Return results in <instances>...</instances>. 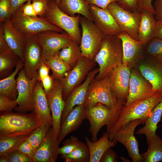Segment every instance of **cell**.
Wrapping results in <instances>:
<instances>
[{
  "instance_id": "cell-1",
  "label": "cell",
  "mask_w": 162,
  "mask_h": 162,
  "mask_svg": "<svg viewBox=\"0 0 162 162\" xmlns=\"http://www.w3.org/2000/svg\"><path fill=\"white\" fill-rule=\"evenodd\" d=\"M162 100V91H159L152 97L127 105H123L116 121L107 132L111 141L118 130L127 123L136 119L145 124L151 112Z\"/></svg>"
},
{
  "instance_id": "cell-2",
  "label": "cell",
  "mask_w": 162,
  "mask_h": 162,
  "mask_svg": "<svg viewBox=\"0 0 162 162\" xmlns=\"http://www.w3.org/2000/svg\"><path fill=\"white\" fill-rule=\"evenodd\" d=\"M122 58L121 40L117 36H105L94 59L99 70L94 78L101 79L108 75L115 68L122 63Z\"/></svg>"
},
{
  "instance_id": "cell-3",
  "label": "cell",
  "mask_w": 162,
  "mask_h": 162,
  "mask_svg": "<svg viewBox=\"0 0 162 162\" xmlns=\"http://www.w3.org/2000/svg\"><path fill=\"white\" fill-rule=\"evenodd\" d=\"M41 123L34 112L2 113L0 116V135H29Z\"/></svg>"
},
{
  "instance_id": "cell-4",
  "label": "cell",
  "mask_w": 162,
  "mask_h": 162,
  "mask_svg": "<svg viewBox=\"0 0 162 162\" xmlns=\"http://www.w3.org/2000/svg\"><path fill=\"white\" fill-rule=\"evenodd\" d=\"M119 103L110 109L100 103L84 107L86 119L89 122L90 126L88 131L92 135L91 141L98 140V133L104 125H106L108 132L114 124L122 106Z\"/></svg>"
},
{
  "instance_id": "cell-5",
  "label": "cell",
  "mask_w": 162,
  "mask_h": 162,
  "mask_svg": "<svg viewBox=\"0 0 162 162\" xmlns=\"http://www.w3.org/2000/svg\"><path fill=\"white\" fill-rule=\"evenodd\" d=\"M80 16V14L74 16L68 15L61 10L55 0H50L46 12L40 17L64 31L80 45L82 36L79 26Z\"/></svg>"
},
{
  "instance_id": "cell-6",
  "label": "cell",
  "mask_w": 162,
  "mask_h": 162,
  "mask_svg": "<svg viewBox=\"0 0 162 162\" xmlns=\"http://www.w3.org/2000/svg\"><path fill=\"white\" fill-rule=\"evenodd\" d=\"M98 103L104 104L110 109L119 103L112 90L109 75L101 79L94 78L92 81L83 106L84 107Z\"/></svg>"
},
{
  "instance_id": "cell-7",
  "label": "cell",
  "mask_w": 162,
  "mask_h": 162,
  "mask_svg": "<svg viewBox=\"0 0 162 162\" xmlns=\"http://www.w3.org/2000/svg\"><path fill=\"white\" fill-rule=\"evenodd\" d=\"M80 24L82 29L80 44L81 56L94 60L105 35L92 21L83 16H80Z\"/></svg>"
},
{
  "instance_id": "cell-8",
  "label": "cell",
  "mask_w": 162,
  "mask_h": 162,
  "mask_svg": "<svg viewBox=\"0 0 162 162\" xmlns=\"http://www.w3.org/2000/svg\"><path fill=\"white\" fill-rule=\"evenodd\" d=\"M10 20L14 26L26 36L38 34L48 31L63 32L61 29L41 17H33L25 15L21 7L12 15Z\"/></svg>"
},
{
  "instance_id": "cell-9",
  "label": "cell",
  "mask_w": 162,
  "mask_h": 162,
  "mask_svg": "<svg viewBox=\"0 0 162 162\" xmlns=\"http://www.w3.org/2000/svg\"><path fill=\"white\" fill-rule=\"evenodd\" d=\"M96 62L86 57L81 56L75 66L60 80L63 87V97L65 100L70 92L80 85L89 73L96 65Z\"/></svg>"
},
{
  "instance_id": "cell-10",
  "label": "cell",
  "mask_w": 162,
  "mask_h": 162,
  "mask_svg": "<svg viewBox=\"0 0 162 162\" xmlns=\"http://www.w3.org/2000/svg\"><path fill=\"white\" fill-rule=\"evenodd\" d=\"M107 8L122 32H126L134 39L140 41L138 29L140 19V13L137 11L133 12L127 10L116 2L110 4Z\"/></svg>"
},
{
  "instance_id": "cell-11",
  "label": "cell",
  "mask_w": 162,
  "mask_h": 162,
  "mask_svg": "<svg viewBox=\"0 0 162 162\" xmlns=\"http://www.w3.org/2000/svg\"><path fill=\"white\" fill-rule=\"evenodd\" d=\"M38 77V71L32 79H29L24 69L20 70L16 79L18 95L16 100L18 106L14 109L16 111L20 112L33 111L32 94Z\"/></svg>"
},
{
  "instance_id": "cell-12",
  "label": "cell",
  "mask_w": 162,
  "mask_h": 162,
  "mask_svg": "<svg viewBox=\"0 0 162 162\" xmlns=\"http://www.w3.org/2000/svg\"><path fill=\"white\" fill-rule=\"evenodd\" d=\"M158 92L136 67L131 68L128 95L124 105L147 99Z\"/></svg>"
},
{
  "instance_id": "cell-13",
  "label": "cell",
  "mask_w": 162,
  "mask_h": 162,
  "mask_svg": "<svg viewBox=\"0 0 162 162\" xmlns=\"http://www.w3.org/2000/svg\"><path fill=\"white\" fill-rule=\"evenodd\" d=\"M26 37L23 51V69L27 77L31 79L37 71L42 62V48L38 34Z\"/></svg>"
},
{
  "instance_id": "cell-14",
  "label": "cell",
  "mask_w": 162,
  "mask_h": 162,
  "mask_svg": "<svg viewBox=\"0 0 162 162\" xmlns=\"http://www.w3.org/2000/svg\"><path fill=\"white\" fill-rule=\"evenodd\" d=\"M38 37L42 48L43 59L53 55L74 41L66 32L52 31L40 32Z\"/></svg>"
},
{
  "instance_id": "cell-15",
  "label": "cell",
  "mask_w": 162,
  "mask_h": 162,
  "mask_svg": "<svg viewBox=\"0 0 162 162\" xmlns=\"http://www.w3.org/2000/svg\"><path fill=\"white\" fill-rule=\"evenodd\" d=\"M141 124L142 121L140 119L127 123L118 130L112 139L125 147L133 162H142L137 141L134 135L136 128Z\"/></svg>"
},
{
  "instance_id": "cell-16",
  "label": "cell",
  "mask_w": 162,
  "mask_h": 162,
  "mask_svg": "<svg viewBox=\"0 0 162 162\" xmlns=\"http://www.w3.org/2000/svg\"><path fill=\"white\" fill-rule=\"evenodd\" d=\"M131 68L122 63L109 75L112 90L119 103L124 105L128 95Z\"/></svg>"
},
{
  "instance_id": "cell-17",
  "label": "cell",
  "mask_w": 162,
  "mask_h": 162,
  "mask_svg": "<svg viewBox=\"0 0 162 162\" xmlns=\"http://www.w3.org/2000/svg\"><path fill=\"white\" fill-rule=\"evenodd\" d=\"M122 40L123 49L122 63L131 68L136 67L145 56V46L140 41L122 32L117 36Z\"/></svg>"
},
{
  "instance_id": "cell-18",
  "label": "cell",
  "mask_w": 162,
  "mask_h": 162,
  "mask_svg": "<svg viewBox=\"0 0 162 162\" xmlns=\"http://www.w3.org/2000/svg\"><path fill=\"white\" fill-rule=\"evenodd\" d=\"M54 79L52 89L46 96L52 113V127L55 136L58 138L60 132L62 116L65 105V100L63 98V87L61 80Z\"/></svg>"
},
{
  "instance_id": "cell-19",
  "label": "cell",
  "mask_w": 162,
  "mask_h": 162,
  "mask_svg": "<svg viewBox=\"0 0 162 162\" xmlns=\"http://www.w3.org/2000/svg\"><path fill=\"white\" fill-rule=\"evenodd\" d=\"M92 21L105 36H117L122 32L107 8L89 4Z\"/></svg>"
},
{
  "instance_id": "cell-20",
  "label": "cell",
  "mask_w": 162,
  "mask_h": 162,
  "mask_svg": "<svg viewBox=\"0 0 162 162\" xmlns=\"http://www.w3.org/2000/svg\"><path fill=\"white\" fill-rule=\"evenodd\" d=\"M136 68L155 90L162 91V62L146 55Z\"/></svg>"
},
{
  "instance_id": "cell-21",
  "label": "cell",
  "mask_w": 162,
  "mask_h": 162,
  "mask_svg": "<svg viewBox=\"0 0 162 162\" xmlns=\"http://www.w3.org/2000/svg\"><path fill=\"white\" fill-rule=\"evenodd\" d=\"M99 70V68L91 70L83 82L75 88L70 93L65 100V105L62 116L61 124L73 108L76 106H83L89 84L98 73Z\"/></svg>"
},
{
  "instance_id": "cell-22",
  "label": "cell",
  "mask_w": 162,
  "mask_h": 162,
  "mask_svg": "<svg viewBox=\"0 0 162 162\" xmlns=\"http://www.w3.org/2000/svg\"><path fill=\"white\" fill-rule=\"evenodd\" d=\"M59 144L52 127L48 130L45 139L36 150L33 162H55L59 154Z\"/></svg>"
},
{
  "instance_id": "cell-23",
  "label": "cell",
  "mask_w": 162,
  "mask_h": 162,
  "mask_svg": "<svg viewBox=\"0 0 162 162\" xmlns=\"http://www.w3.org/2000/svg\"><path fill=\"white\" fill-rule=\"evenodd\" d=\"M33 111L41 124L52 126V118L47 96L40 81L37 80L34 88Z\"/></svg>"
},
{
  "instance_id": "cell-24",
  "label": "cell",
  "mask_w": 162,
  "mask_h": 162,
  "mask_svg": "<svg viewBox=\"0 0 162 162\" xmlns=\"http://www.w3.org/2000/svg\"><path fill=\"white\" fill-rule=\"evenodd\" d=\"M4 38L11 50L24 62L23 51L26 37L13 24L10 20L0 24Z\"/></svg>"
},
{
  "instance_id": "cell-25",
  "label": "cell",
  "mask_w": 162,
  "mask_h": 162,
  "mask_svg": "<svg viewBox=\"0 0 162 162\" xmlns=\"http://www.w3.org/2000/svg\"><path fill=\"white\" fill-rule=\"evenodd\" d=\"M86 119L84 108L82 105L75 106L61 124L58 138L59 144L68 134L77 130Z\"/></svg>"
},
{
  "instance_id": "cell-26",
  "label": "cell",
  "mask_w": 162,
  "mask_h": 162,
  "mask_svg": "<svg viewBox=\"0 0 162 162\" xmlns=\"http://www.w3.org/2000/svg\"><path fill=\"white\" fill-rule=\"evenodd\" d=\"M140 19L138 29L139 40L145 46L154 38L157 21L154 14L147 10L140 12Z\"/></svg>"
},
{
  "instance_id": "cell-27",
  "label": "cell",
  "mask_w": 162,
  "mask_h": 162,
  "mask_svg": "<svg viewBox=\"0 0 162 162\" xmlns=\"http://www.w3.org/2000/svg\"><path fill=\"white\" fill-rule=\"evenodd\" d=\"M107 132L104 133L102 137L95 142L91 141L86 136L84 137L90 152L89 162H99L102 155L107 149L116 146L117 142L113 140L110 141Z\"/></svg>"
},
{
  "instance_id": "cell-28",
  "label": "cell",
  "mask_w": 162,
  "mask_h": 162,
  "mask_svg": "<svg viewBox=\"0 0 162 162\" xmlns=\"http://www.w3.org/2000/svg\"><path fill=\"white\" fill-rule=\"evenodd\" d=\"M162 115V100L152 110L146 120L145 125L136 132L138 135H145L148 144L156 134L157 125L160 121Z\"/></svg>"
},
{
  "instance_id": "cell-29",
  "label": "cell",
  "mask_w": 162,
  "mask_h": 162,
  "mask_svg": "<svg viewBox=\"0 0 162 162\" xmlns=\"http://www.w3.org/2000/svg\"><path fill=\"white\" fill-rule=\"evenodd\" d=\"M58 6L61 10L69 16H74L76 14H78L92 21L89 4L85 0H62Z\"/></svg>"
},
{
  "instance_id": "cell-30",
  "label": "cell",
  "mask_w": 162,
  "mask_h": 162,
  "mask_svg": "<svg viewBox=\"0 0 162 162\" xmlns=\"http://www.w3.org/2000/svg\"><path fill=\"white\" fill-rule=\"evenodd\" d=\"M24 66V62L20 59L14 71L8 76L1 79L0 95L5 96L12 100L16 99L18 92L17 82L15 77Z\"/></svg>"
},
{
  "instance_id": "cell-31",
  "label": "cell",
  "mask_w": 162,
  "mask_h": 162,
  "mask_svg": "<svg viewBox=\"0 0 162 162\" xmlns=\"http://www.w3.org/2000/svg\"><path fill=\"white\" fill-rule=\"evenodd\" d=\"M59 51L43 60L52 71V76L54 79L60 80L65 76L71 68L60 58L59 55Z\"/></svg>"
},
{
  "instance_id": "cell-32",
  "label": "cell",
  "mask_w": 162,
  "mask_h": 162,
  "mask_svg": "<svg viewBox=\"0 0 162 162\" xmlns=\"http://www.w3.org/2000/svg\"><path fill=\"white\" fill-rule=\"evenodd\" d=\"M148 149L140 154L143 162H158L162 161V139L156 134L148 144Z\"/></svg>"
},
{
  "instance_id": "cell-33",
  "label": "cell",
  "mask_w": 162,
  "mask_h": 162,
  "mask_svg": "<svg viewBox=\"0 0 162 162\" xmlns=\"http://www.w3.org/2000/svg\"><path fill=\"white\" fill-rule=\"evenodd\" d=\"M29 136L25 135H0V157L6 156L17 150L19 145L26 140Z\"/></svg>"
},
{
  "instance_id": "cell-34",
  "label": "cell",
  "mask_w": 162,
  "mask_h": 162,
  "mask_svg": "<svg viewBox=\"0 0 162 162\" xmlns=\"http://www.w3.org/2000/svg\"><path fill=\"white\" fill-rule=\"evenodd\" d=\"M20 58L12 50L0 53V77L1 79L11 74L16 67Z\"/></svg>"
},
{
  "instance_id": "cell-35",
  "label": "cell",
  "mask_w": 162,
  "mask_h": 162,
  "mask_svg": "<svg viewBox=\"0 0 162 162\" xmlns=\"http://www.w3.org/2000/svg\"><path fill=\"white\" fill-rule=\"evenodd\" d=\"M74 41L63 48L59 52L60 58L73 68L76 64L81 56L80 46Z\"/></svg>"
},
{
  "instance_id": "cell-36",
  "label": "cell",
  "mask_w": 162,
  "mask_h": 162,
  "mask_svg": "<svg viewBox=\"0 0 162 162\" xmlns=\"http://www.w3.org/2000/svg\"><path fill=\"white\" fill-rule=\"evenodd\" d=\"M61 158L66 162H89L90 152L87 145L81 142L72 152Z\"/></svg>"
},
{
  "instance_id": "cell-37",
  "label": "cell",
  "mask_w": 162,
  "mask_h": 162,
  "mask_svg": "<svg viewBox=\"0 0 162 162\" xmlns=\"http://www.w3.org/2000/svg\"><path fill=\"white\" fill-rule=\"evenodd\" d=\"M51 127L47 125L41 124L35 129L28 137L27 140L36 150L45 139Z\"/></svg>"
},
{
  "instance_id": "cell-38",
  "label": "cell",
  "mask_w": 162,
  "mask_h": 162,
  "mask_svg": "<svg viewBox=\"0 0 162 162\" xmlns=\"http://www.w3.org/2000/svg\"><path fill=\"white\" fill-rule=\"evenodd\" d=\"M144 51L145 55L162 62V40L153 38L145 45Z\"/></svg>"
},
{
  "instance_id": "cell-39",
  "label": "cell",
  "mask_w": 162,
  "mask_h": 162,
  "mask_svg": "<svg viewBox=\"0 0 162 162\" xmlns=\"http://www.w3.org/2000/svg\"><path fill=\"white\" fill-rule=\"evenodd\" d=\"M76 137L72 136L66 140L59 149V154L62 156L67 155L74 150L81 142Z\"/></svg>"
},
{
  "instance_id": "cell-40",
  "label": "cell",
  "mask_w": 162,
  "mask_h": 162,
  "mask_svg": "<svg viewBox=\"0 0 162 162\" xmlns=\"http://www.w3.org/2000/svg\"><path fill=\"white\" fill-rule=\"evenodd\" d=\"M11 16L10 0H0V24L10 20Z\"/></svg>"
},
{
  "instance_id": "cell-41",
  "label": "cell",
  "mask_w": 162,
  "mask_h": 162,
  "mask_svg": "<svg viewBox=\"0 0 162 162\" xmlns=\"http://www.w3.org/2000/svg\"><path fill=\"white\" fill-rule=\"evenodd\" d=\"M18 105L16 100H12L5 96L0 95V111L1 112H11Z\"/></svg>"
},
{
  "instance_id": "cell-42",
  "label": "cell",
  "mask_w": 162,
  "mask_h": 162,
  "mask_svg": "<svg viewBox=\"0 0 162 162\" xmlns=\"http://www.w3.org/2000/svg\"><path fill=\"white\" fill-rule=\"evenodd\" d=\"M6 156L9 162H33L32 158L18 150L10 152Z\"/></svg>"
},
{
  "instance_id": "cell-43",
  "label": "cell",
  "mask_w": 162,
  "mask_h": 162,
  "mask_svg": "<svg viewBox=\"0 0 162 162\" xmlns=\"http://www.w3.org/2000/svg\"><path fill=\"white\" fill-rule=\"evenodd\" d=\"M50 0H33L32 4L34 10L39 16H41L44 14L47 8Z\"/></svg>"
},
{
  "instance_id": "cell-44",
  "label": "cell",
  "mask_w": 162,
  "mask_h": 162,
  "mask_svg": "<svg viewBox=\"0 0 162 162\" xmlns=\"http://www.w3.org/2000/svg\"><path fill=\"white\" fill-rule=\"evenodd\" d=\"M17 150L32 158V160L36 151L27 139L19 145Z\"/></svg>"
},
{
  "instance_id": "cell-45",
  "label": "cell",
  "mask_w": 162,
  "mask_h": 162,
  "mask_svg": "<svg viewBox=\"0 0 162 162\" xmlns=\"http://www.w3.org/2000/svg\"><path fill=\"white\" fill-rule=\"evenodd\" d=\"M152 0H138L137 11L140 12L144 10L149 11L154 14V7L152 4Z\"/></svg>"
},
{
  "instance_id": "cell-46",
  "label": "cell",
  "mask_w": 162,
  "mask_h": 162,
  "mask_svg": "<svg viewBox=\"0 0 162 162\" xmlns=\"http://www.w3.org/2000/svg\"><path fill=\"white\" fill-rule=\"evenodd\" d=\"M118 156L111 148L107 149L102 155L99 162H118Z\"/></svg>"
},
{
  "instance_id": "cell-47",
  "label": "cell",
  "mask_w": 162,
  "mask_h": 162,
  "mask_svg": "<svg viewBox=\"0 0 162 162\" xmlns=\"http://www.w3.org/2000/svg\"><path fill=\"white\" fill-rule=\"evenodd\" d=\"M138 0H120L118 4L123 8L131 12L137 11Z\"/></svg>"
},
{
  "instance_id": "cell-48",
  "label": "cell",
  "mask_w": 162,
  "mask_h": 162,
  "mask_svg": "<svg viewBox=\"0 0 162 162\" xmlns=\"http://www.w3.org/2000/svg\"><path fill=\"white\" fill-rule=\"evenodd\" d=\"M54 78L49 75L41 79L40 81L46 95L49 94L52 89L54 84Z\"/></svg>"
},
{
  "instance_id": "cell-49",
  "label": "cell",
  "mask_w": 162,
  "mask_h": 162,
  "mask_svg": "<svg viewBox=\"0 0 162 162\" xmlns=\"http://www.w3.org/2000/svg\"><path fill=\"white\" fill-rule=\"evenodd\" d=\"M32 1L29 0L23 4L21 7L23 14L25 15L31 17H35L38 16L34 9Z\"/></svg>"
},
{
  "instance_id": "cell-50",
  "label": "cell",
  "mask_w": 162,
  "mask_h": 162,
  "mask_svg": "<svg viewBox=\"0 0 162 162\" xmlns=\"http://www.w3.org/2000/svg\"><path fill=\"white\" fill-rule=\"evenodd\" d=\"M89 4H94L104 9L107 8L110 3L116 2H119L120 0H85Z\"/></svg>"
},
{
  "instance_id": "cell-51",
  "label": "cell",
  "mask_w": 162,
  "mask_h": 162,
  "mask_svg": "<svg viewBox=\"0 0 162 162\" xmlns=\"http://www.w3.org/2000/svg\"><path fill=\"white\" fill-rule=\"evenodd\" d=\"M50 69L43 60L38 70V80L40 81L41 79L49 75Z\"/></svg>"
},
{
  "instance_id": "cell-52",
  "label": "cell",
  "mask_w": 162,
  "mask_h": 162,
  "mask_svg": "<svg viewBox=\"0 0 162 162\" xmlns=\"http://www.w3.org/2000/svg\"><path fill=\"white\" fill-rule=\"evenodd\" d=\"M154 8L157 21H162V0H155Z\"/></svg>"
},
{
  "instance_id": "cell-53",
  "label": "cell",
  "mask_w": 162,
  "mask_h": 162,
  "mask_svg": "<svg viewBox=\"0 0 162 162\" xmlns=\"http://www.w3.org/2000/svg\"><path fill=\"white\" fill-rule=\"evenodd\" d=\"M11 50L5 40L2 28L0 26V53Z\"/></svg>"
},
{
  "instance_id": "cell-54",
  "label": "cell",
  "mask_w": 162,
  "mask_h": 162,
  "mask_svg": "<svg viewBox=\"0 0 162 162\" xmlns=\"http://www.w3.org/2000/svg\"><path fill=\"white\" fill-rule=\"evenodd\" d=\"M33 0H10L11 4L12 15L24 4L28 1Z\"/></svg>"
},
{
  "instance_id": "cell-55",
  "label": "cell",
  "mask_w": 162,
  "mask_h": 162,
  "mask_svg": "<svg viewBox=\"0 0 162 162\" xmlns=\"http://www.w3.org/2000/svg\"><path fill=\"white\" fill-rule=\"evenodd\" d=\"M154 37L162 40V21H157Z\"/></svg>"
},
{
  "instance_id": "cell-56",
  "label": "cell",
  "mask_w": 162,
  "mask_h": 162,
  "mask_svg": "<svg viewBox=\"0 0 162 162\" xmlns=\"http://www.w3.org/2000/svg\"><path fill=\"white\" fill-rule=\"evenodd\" d=\"M0 157V162H9L8 159L6 156Z\"/></svg>"
},
{
  "instance_id": "cell-57",
  "label": "cell",
  "mask_w": 162,
  "mask_h": 162,
  "mask_svg": "<svg viewBox=\"0 0 162 162\" xmlns=\"http://www.w3.org/2000/svg\"><path fill=\"white\" fill-rule=\"evenodd\" d=\"M55 0L56 1L57 5H58L59 4L62 0Z\"/></svg>"
},
{
  "instance_id": "cell-58",
  "label": "cell",
  "mask_w": 162,
  "mask_h": 162,
  "mask_svg": "<svg viewBox=\"0 0 162 162\" xmlns=\"http://www.w3.org/2000/svg\"></svg>"
},
{
  "instance_id": "cell-59",
  "label": "cell",
  "mask_w": 162,
  "mask_h": 162,
  "mask_svg": "<svg viewBox=\"0 0 162 162\" xmlns=\"http://www.w3.org/2000/svg\"></svg>"
}]
</instances>
